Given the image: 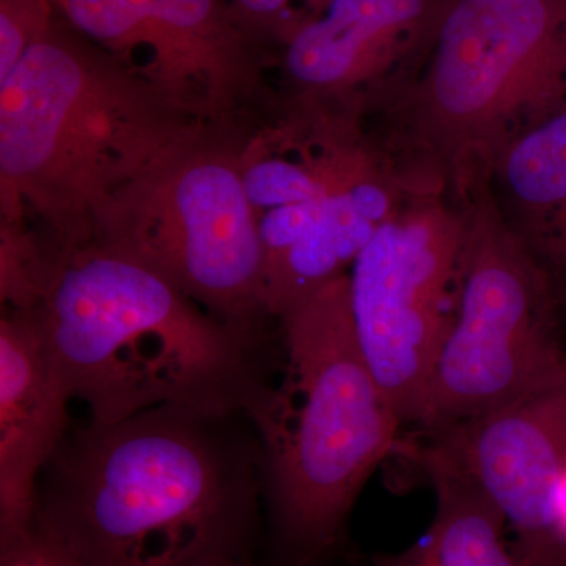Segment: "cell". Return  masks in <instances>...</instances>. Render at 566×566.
<instances>
[{
    "label": "cell",
    "mask_w": 566,
    "mask_h": 566,
    "mask_svg": "<svg viewBox=\"0 0 566 566\" xmlns=\"http://www.w3.org/2000/svg\"><path fill=\"white\" fill-rule=\"evenodd\" d=\"M244 416L163 406L69 431L33 524L82 566L251 562L264 474Z\"/></svg>",
    "instance_id": "6da1fadb"
},
{
    "label": "cell",
    "mask_w": 566,
    "mask_h": 566,
    "mask_svg": "<svg viewBox=\"0 0 566 566\" xmlns=\"http://www.w3.org/2000/svg\"><path fill=\"white\" fill-rule=\"evenodd\" d=\"M70 398L93 422L175 406L245 415L270 382L262 337L234 329L147 264L95 243L62 249L39 308Z\"/></svg>",
    "instance_id": "7a4b0ae2"
},
{
    "label": "cell",
    "mask_w": 566,
    "mask_h": 566,
    "mask_svg": "<svg viewBox=\"0 0 566 566\" xmlns=\"http://www.w3.org/2000/svg\"><path fill=\"white\" fill-rule=\"evenodd\" d=\"M200 128L57 17L0 81L2 222L33 212L62 249L87 244L104 205Z\"/></svg>",
    "instance_id": "3957f363"
},
{
    "label": "cell",
    "mask_w": 566,
    "mask_h": 566,
    "mask_svg": "<svg viewBox=\"0 0 566 566\" xmlns=\"http://www.w3.org/2000/svg\"><path fill=\"white\" fill-rule=\"evenodd\" d=\"M566 112V0H453L375 139L411 193L464 205L505 153Z\"/></svg>",
    "instance_id": "277c9868"
},
{
    "label": "cell",
    "mask_w": 566,
    "mask_h": 566,
    "mask_svg": "<svg viewBox=\"0 0 566 566\" xmlns=\"http://www.w3.org/2000/svg\"><path fill=\"white\" fill-rule=\"evenodd\" d=\"M283 370L249 419L279 534L311 557L333 546L376 468L400 449V416L357 344L348 275L281 319Z\"/></svg>",
    "instance_id": "5b68a950"
},
{
    "label": "cell",
    "mask_w": 566,
    "mask_h": 566,
    "mask_svg": "<svg viewBox=\"0 0 566 566\" xmlns=\"http://www.w3.org/2000/svg\"><path fill=\"white\" fill-rule=\"evenodd\" d=\"M88 243L139 260L208 314L263 338L262 243L234 129L203 126L164 153L104 205Z\"/></svg>",
    "instance_id": "8992f818"
},
{
    "label": "cell",
    "mask_w": 566,
    "mask_h": 566,
    "mask_svg": "<svg viewBox=\"0 0 566 566\" xmlns=\"http://www.w3.org/2000/svg\"><path fill=\"white\" fill-rule=\"evenodd\" d=\"M464 208L460 307L428 379L417 422L424 431L474 419L566 375L553 283L510 232L490 185Z\"/></svg>",
    "instance_id": "52a82bcc"
},
{
    "label": "cell",
    "mask_w": 566,
    "mask_h": 566,
    "mask_svg": "<svg viewBox=\"0 0 566 566\" xmlns=\"http://www.w3.org/2000/svg\"><path fill=\"white\" fill-rule=\"evenodd\" d=\"M463 205L412 193L348 273L357 344L401 422H419L439 348L463 286Z\"/></svg>",
    "instance_id": "ba28073f"
},
{
    "label": "cell",
    "mask_w": 566,
    "mask_h": 566,
    "mask_svg": "<svg viewBox=\"0 0 566 566\" xmlns=\"http://www.w3.org/2000/svg\"><path fill=\"white\" fill-rule=\"evenodd\" d=\"M453 0H329L283 33L290 104L379 117L422 71Z\"/></svg>",
    "instance_id": "9c48e42d"
},
{
    "label": "cell",
    "mask_w": 566,
    "mask_h": 566,
    "mask_svg": "<svg viewBox=\"0 0 566 566\" xmlns=\"http://www.w3.org/2000/svg\"><path fill=\"white\" fill-rule=\"evenodd\" d=\"M412 450L471 480L516 532V549L536 566L557 564L553 493L566 465V375L512 403L427 431Z\"/></svg>",
    "instance_id": "30bf717a"
},
{
    "label": "cell",
    "mask_w": 566,
    "mask_h": 566,
    "mask_svg": "<svg viewBox=\"0 0 566 566\" xmlns=\"http://www.w3.org/2000/svg\"><path fill=\"white\" fill-rule=\"evenodd\" d=\"M256 44L230 0H150L129 69L191 120L234 129L263 91Z\"/></svg>",
    "instance_id": "8fae6325"
},
{
    "label": "cell",
    "mask_w": 566,
    "mask_h": 566,
    "mask_svg": "<svg viewBox=\"0 0 566 566\" xmlns=\"http://www.w3.org/2000/svg\"><path fill=\"white\" fill-rule=\"evenodd\" d=\"M71 400L39 319L3 311L0 319V545L35 521L40 476L69 433Z\"/></svg>",
    "instance_id": "7c38bea8"
},
{
    "label": "cell",
    "mask_w": 566,
    "mask_h": 566,
    "mask_svg": "<svg viewBox=\"0 0 566 566\" xmlns=\"http://www.w3.org/2000/svg\"><path fill=\"white\" fill-rule=\"evenodd\" d=\"M510 232L566 294V112L513 145L490 182Z\"/></svg>",
    "instance_id": "4fadbf2b"
},
{
    "label": "cell",
    "mask_w": 566,
    "mask_h": 566,
    "mask_svg": "<svg viewBox=\"0 0 566 566\" xmlns=\"http://www.w3.org/2000/svg\"><path fill=\"white\" fill-rule=\"evenodd\" d=\"M436 494L433 523L403 553L375 566H536L505 542V517L465 476L420 464Z\"/></svg>",
    "instance_id": "5bb4252c"
},
{
    "label": "cell",
    "mask_w": 566,
    "mask_h": 566,
    "mask_svg": "<svg viewBox=\"0 0 566 566\" xmlns=\"http://www.w3.org/2000/svg\"><path fill=\"white\" fill-rule=\"evenodd\" d=\"M54 0H0V81L57 20Z\"/></svg>",
    "instance_id": "9a60e30c"
},
{
    "label": "cell",
    "mask_w": 566,
    "mask_h": 566,
    "mask_svg": "<svg viewBox=\"0 0 566 566\" xmlns=\"http://www.w3.org/2000/svg\"><path fill=\"white\" fill-rule=\"evenodd\" d=\"M0 566H82L48 532L33 524L28 534L0 545Z\"/></svg>",
    "instance_id": "2e32d148"
},
{
    "label": "cell",
    "mask_w": 566,
    "mask_h": 566,
    "mask_svg": "<svg viewBox=\"0 0 566 566\" xmlns=\"http://www.w3.org/2000/svg\"><path fill=\"white\" fill-rule=\"evenodd\" d=\"M230 2L238 20L256 41L263 35H274L281 41L290 25L301 20L290 14L292 0H230Z\"/></svg>",
    "instance_id": "e0dca14e"
},
{
    "label": "cell",
    "mask_w": 566,
    "mask_h": 566,
    "mask_svg": "<svg viewBox=\"0 0 566 566\" xmlns=\"http://www.w3.org/2000/svg\"><path fill=\"white\" fill-rule=\"evenodd\" d=\"M553 531L556 539H566V465L553 493Z\"/></svg>",
    "instance_id": "ac0fdd59"
},
{
    "label": "cell",
    "mask_w": 566,
    "mask_h": 566,
    "mask_svg": "<svg viewBox=\"0 0 566 566\" xmlns=\"http://www.w3.org/2000/svg\"><path fill=\"white\" fill-rule=\"evenodd\" d=\"M305 7H307L308 14L319 13L327 6L329 0H303Z\"/></svg>",
    "instance_id": "d6986e66"
},
{
    "label": "cell",
    "mask_w": 566,
    "mask_h": 566,
    "mask_svg": "<svg viewBox=\"0 0 566 566\" xmlns=\"http://www.w3.org/2000/svg\"><path fill=\"white\" fill-rule=\"evenodd\" d=\"M237 566H256L255 564H253V562H245V564H241V565H237Z\"/></svg>",
    "instance_id": "ffe728a7"
}]
</instances>
